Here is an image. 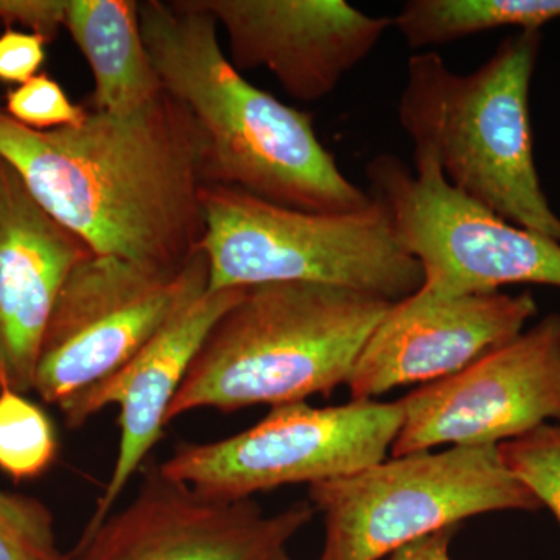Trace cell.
Wrapping results in <instances>:
<instances>
[{"instance_id":"ac0fdd59","label":"cell","mask_w":560,"mask_h":560,"mask_svg":"<svg viewBox=\"0 0 560 560\" xmlns=\"http://www.w3.org/2000/svg\"><path fill=\"white\" fill-rule=\"evenodd\" d=\"M58 452V438L46 411L16 390L0 389V470L13 480L44 474Z\"/></svg>"},{"instance_id":"d6986e66","label":"cell","mask_w":560,"mask_h":560,"mask_svg":"<svg viewBox=\"0 0 560 560\" xmlns=\"http://www.w3.org/2000/svg\"><path fill=\"white\" fill-rule=\"evenodd\" d=\"M54 514L35 497L0 488V560H66Z\"/></svg>"},{"instance_id":"7a4b0ae2","label":"cell","mask_w":560,"mask_h":560,"mask_svg":"<svg viewBox=\"0 0 560 560\" xmlns=\"http://www.w3.org/2000/svg\"><path fill=\"white\" fill-rule=\"evenodd\" d=\"M139 16L162 86L200 128L208 186L234 187L305 212L370 208V191L341 172L311 114L253 86L232 65L215 18L198 0H145Z\"/></svg>"},{"instance_id":"30bf717a","label":"cell","mask_w":560,"mask_h":560,"mask_svg":"<svg viewBox=\"0 0 560 560\" xmlns=\"http://www.w3.org/2000/svg\"><path fill=\"white\" fill-rule=\"evenodd\" d=\"M404 419L390 453L451 444L499 445L548 420L560 425V315L545 316L517 338L458 374L399 400Z\"/></svg>"},{"instance_id":"8992f818","label":"cell","mask_w":560,"mask_h":560,"mask_svg":"<svg viewBox=\"0 0 560 560\" xmlns=\"http://www.w3.org/2000/svg\"><path fill=\"white\" fill-rule=\"evenodd\" d=\"M307 501L324 518L318 560H381L477 515L541 508L499 445L396 456L308 486Z\"/></svg>"},{"instance_id":"44dd1931","label":"cell","mask_w":560,"mask_h":560,"mask_svg":"<svg viewBox=\"0 0 560 560\" xmlns=\"http://www.w3.org/2000/svg\"><path fill=\"white\" fill-rule=\"evenodd\" d=\"M88 110L70 102L60 83L47 73H38L7 95L5 113L32 130L47 131L79 125L88 116Z\"/></svg>"},{"instance_id":"277c9868","label":"cell","mask_w":560,"mask_h":560,"mask_svg":"<svg viewBox=\"0 0 560 560\" xmlns=\"http://www.w3.org/2000/svg\"><path fill=\"white\" fill-rule=\"evenodd\" d=\"M390 302L341 287H250L198 350L167 415L296 404L348 385Z\"/></svg>"},{"instance_id":"ffe728a7","label":"cell","mask_w":560,"mask_h":560,"mask_svg":"<svg viewBox=\"0 0 560 560\" xmlns=\"http://www.w3.org/2000/svg\"><path fill=\"white\" fill-rule=\"evenodd\" d=\"M511 474L547 506L560 525V425L545 423L515 440L499 444Z\"/></svg>"},{"instance_id":"5bb4252c","label":"cell","mask_w":560,"mask_h":560,"mask_svg":"<svg viewBox=\"0 0 560 560\" xmlns=\"http://www.w3.org/2000/svg\"><path fill=\"white\" fill-rule=\"evenodd\" d=\"M246 290H208L194 298L127 366L60 408L66 425L72 430L80 429L110 405L119 408L116 460L84 530L94 529L108 517L136 471L145 464L164 434L168 410L202 342Z\"/></svg>"},{"instance_id":"d4e9b609","label":"cell","mask_w":560,"mask_h":560,"mask_svg":"<svg viewBox=\"0 0 560 560\" xmlns=\"http://www.w3.org/2000/svg\"><path fill=\"white\" fill-rule=\"evenodd\" d=\"M272 560H296V559L291 558L289 552H287V550H283V551H280L279 555L276 556V558Z\"/></svg>"},{"instance_id":"9a60e30c","label":"cell","mask_w":560,"mask_h":560,"mask_svg":"<svg viewBox=\"0 0 560 560\" xmlns=\"http://www.w3.org/2000/svg\"><path fill=\"white\" fill-rule=\"evenodd\" d=\"M91 253L0 156V388L33 390L51 308L69 272Z\"/></svg>"},{"instance_id":"603a6c76","label":"cell","mask_w":560,"mask_h":560,"mask_svg":"<svg viewBox=\"0 0 560 560\" xmlns=\"http://www.w3.org/2000/svg\"><path fill=\"white\" fill-rule=\"evenodd\" d=\"M65 9L66 0H0V22L24 25L50 43L62 27Z\"/></svg>"},{"instance_id":"7c38bea8","label":"cell","mask_w":560,"mask_h":560,"mask_svg":"<svg viewBox=\"0 0 560 560\" xmlns=\"http://www.w3.org/2000/svg\"><path fill=\"white\" fill-rule=\"evenodd\" d=\"M537 313L530 293L444 294L420 287L394 302L361 349L348 381L352 400L458 374L517 338Z\"/></svg>"},{"instance_id":"e0dca14e","label":"cell","mask_w":560,"mask_h":560,"mask_svg":"<svg viewBox=\"0 0 560 560\" xmlns=\"http://www.w3.org/2000/svg\"><path fill=\"white\" fill-rule=\"evenodd\" d=\"M559 18L560 0H411L393 25L411 49H423L501 27L539 32Z\"/></svg>"},{"instance_id":"5b68a950","label":"cell","mask_w":560,"mask_h":560,"mask_svg":"<svg viewBox=\"0 0 560 560\" xmlns=\"http://www.w3.org/2000/svg\"><path fill=\"white\" fill-rule=\"evenodd\" d=\"M201 202L209 291L311 282L394 304L422 287V267L374 198L357 212H305L209 184Z\"/></svg>"},{"instance_id":"2e32d148","label":"cell","mask_w":560,"mask_h":560,"mask_svg":"<svg viewBox=\"0 0 560 560\" xmlns=\"http://www.w3.org/2000/svg\"><path fill=\"white\" fill-rule=\"evenodd\" d=\"M62 27L94 77L92 109L128 116L164 94L135 0H66Z\"/></svg>"},{"instance_id":"52a82bcc","label":"cell","mask_w":560,"mask_h":560,"mask_svg":"<svg viewBox=\"0 0 560 560\" xmlns=\"http://www.w3.org/2000/svg\"><path fill=\"white\" fill-rule=\"evenodd\" d=\"M208 287L200 249L176 270L91 253L69 272L51 308L33 390L61 408L97 388Z\"/></svg>"},{"instance_id":"7402d4cb","label":"cell","mask_w":560,"mask_h":560,"mask_svg":"<svg viewBox=\"0 0 560 560\" xmlns=\"http://www.w3.org/2000/svg\"><path fill=\"white\" fill-rule=\"evenodd\" d=\"M47 40L32 32L9 28L0 35V81L24 84L46 60Z\"/></svg>"},{"instance_id":"8fae6325","label":"cell","mask_w":560,"mask_h":560,"mask_svg":"<svg viewBox=\"0 0 560 560\" xmlns=\"http://www.w3.org/2000/svg\"><path fill=\"white\" fill-rule=\"evenodd\" d=\"M315 515L308 501L267 514L213 499L150 464L135 499L83 530L66 560H272Z\"/></svg>"},{"instance_id":"ba28073f","label":"cell","mask_w":560,"mask_h":560,"mask_svg":"<svg viewBox=\"0 0 560 560\" xmlns=\"http://www.w3.org/2000/svg\"><path fill=\"white\" fill-rule=\"evenodd\" d=\"M366 173L371 197L419 261L427 289L444 294L493 293L517 283L560 289V243L470 201L430 158L415 156L411 171L399 158L381 154Z\"/></svg>"},{"instance_id":"6da1fadb","label":"cell","mask_w":560,"mask_h":560,"mask_svg":"<svg viewBox=\"0 0 560 560\" xmlns=\"http://www.w3.org/2000/svg\"><path fill=\"white\" fill-rule=\"evenodd\" d=\"M0 156L92 253L176 270L200 249L205 140L168 92L128 116L90 109L47 131L0 110Z\"/></svg>"},{"instance_id":"3957f363","label":"cell","mask_w":560,"mask_h":560,"mask_svg":"<svg viewBox=\"0 0 560 560\" xmlns=\"http://www.w3.org/2000/svg\"><path fill=\"white\" fill-rule=\"evenodd\" d=\"M540 32L508 36L471 73L453 72L436 51L407 62L397 119L415 156L436 162L470 201L560 243V217L534 161L529 88Z\"/></svg>"},{"instance_id":"cb8c5ba5","label":"cell","mask_w":560,"mask_h":560,"mask_svg":"<svg viewBox=\"0 0 560 560\" xmlns=\"http://www.w3.org/2000/svg\"><path fill=\"white\" fill-rule=\"evenodd\" d=\"M456 530L458 526H453L411 541L394 551L389 560H452L451 545Z\"/></svg>"},{"instance_id":"484cf974","label":"cell","mask_w":560,"mask_h":560,"mask_svg":"<svg viewBox=\"0 0 560 560\" xmlns=\"http://www.w3.org/2000/svg\"><path fill=\"white\" fill-rule=\"evenodd\" d=\"M0 389H2V388H0Z\"/></svg>"},{"instance_id":"9c48e42d","label":"cell","mask_w":560,"mask_h":560,"mask_svg":"<svg viewBox=\"0 0 560 560\" xmlns=\"http://www.w3.org/2000/svg\"><path fill=\"white\" fill-rule=\"evenodd\" d=\"M401 419L399 401L278 405L256 425L224 440L184 442L160 467L213 499L249 500L254 493L334 480L382 463Z\"/></svg>"},{"instance_id":"4fadbf2b","label":"cell","mask_w":560,"mask_h":560,"mask_svg":"<svg viewBox=\"0 0 560 560\" xmlns=\"http://www.w3.org/2000/svg\"><path fill=\"white\" fill-rule=\"evenodd\" d=\"M223 25L231 62L264 68L301 102H318L370 57L393 20L345 0H198Z\"/></svg>"}]
</instances>
